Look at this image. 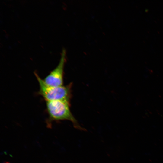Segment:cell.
<instances>
[{
    "mask_svg": "<svg viewBox=\"0 0 163 163\" xmlns=\"http://www.w3.org/2000/svg\"><path fill=\"white\" fill-rule=\"evenodd\" d=\"M46 105L49 116L46 123L48 127H51L52 121L67 120L71 121L74 127L77 129L85 130L79 124L71 113L69 101H47Z\"/></svg>",
    "mask_w": 163,
    "mask_h": 163,
    "instance_id": "obj_1",
    "label": "cell"
},
{
    "mask_svg": "<svg viewBox=\"0 0 163 163\" xmlns=\"http://www.w3.org/2000/svg\"><path fill=\"white\" fill-rule=\"evenodd\" d=\"M34 75L38 82L39 90L38 93L46 101H66L69 102L71 97L70 83L66 86H50L46 85L36 73Z\"/></svg>",
    "mask_w": 163,
    "mask_h": 163,
    "instance_id": "obj_2",
    "label": "cell"
},
{
    "mask_svg": "<svg viewBox=\"0 0 163 163\" xmlns=\"http://www.w3.org/2000/svg\"><path fill=\"white\" fill-rule=\"evenodd\" d=\"M60 60L57 66L43 80L47 85L53 87L63 85L64 68L66 60V53L62 51Z\"/></svg>",
    "mask_w": 163,
    "mask_h": 163,
    "instance_id": "obj_3",
    "label": "cell"
}]
</instances>
